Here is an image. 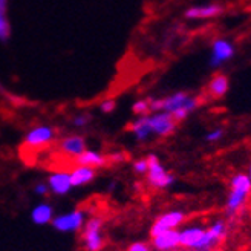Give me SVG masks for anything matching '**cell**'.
Segmentation results:
<instances>
[{
  "mask_svg": "<svg viewBox=\"0 0 251 251\" xmlns=\"http://www.w3.org/2000/svg\"><path fill=\"white\" fill-rule=\"evenodd\" d=\"M91 121V117L86 115V114H80L77 117H74L72 120V124L75 126V127H84V126H87V123Z\"/></svg>",
  "mask_w": 251,
  "mask_h": 251,
  "instance_id": "obj_23",
  "label": "cell"
},
{
  "mask_svg": "<svg viewBox=\"0 0 251 251\" xmlns=\"http://www.w3.org/2000/svg\"><path fill=\"white\" fill-rule=\"evenodd\" d=\"M169 251H184V250H181V248H176V250H169Z\"/></svg>",
  "mask_w": 251,
  "mask_h": 251,
  "instance_id": "obj_28",
  "label": "cell"
},
{
  "mask_svg": "<svg viewBox=\"0 0 251 251\" xmlns=\"http://www.w3.org/2000/svg\"><path fill=\"white\" fill-rule=\"evenodd\" d=\"M184 221H185V213L181 210H170L167 213H162L161 216L156 218L152 228H150V236L155 237L164 231L176 230V227H179Z\"/></svg>",
  "mask_w": 251,
  "mask_h": 251,
  "instance_id": "obj_5",
  "label": "cell"
},
{
  "mask_svg": "<svg viewBox=\"0 0 251 251\" xmlns=\"http://www.w3.org/2000/svg\"><path fill=\"white\" fill-rule=\"evenodd\" d=\"M60 150L65 155L77 158L86 150V140L80 135H71L60 141Z\"/></svg>",
  "mask_w": 251,
  "mask_h": 251,
  "instance_id": "obj_10",
  "label": "cell"
},
{
  "mask_svg": "<svg viewBox=\"0 0 251 251\" xmlns=\"http://www.w3.org/2000/svg\"><path fill=\"white\" fill-rule=\"evenodd\" d=\"M204 228L193 225V227H185L184 230L179 231V247L182 248H190L193 250L198 241L201 239V236L204 234Z\"/></svg>",
  "mask_w": 251,
  "mask_h": 251,
  "instance_id": "obj_15",
  "label": "cell"
},
{
  "mask_svg": "<svg viewBox=\"0 0 251 251\" xmlns=\"http://www.w3.org/2000/svg\"><path fill=\"white\" fill-rule=\"evenodd\" d=\"M199 251H216L215 248H213V250H199Z\"/></svg>",
  "mask_w": 251,
  "mask_h": 251,
  "instance_id": "obj_29",
  "label": "cell"
},
{
  "mask_svg": "<svg viewBox=\"0 0 251 251\" xmlns=\"http://www.w3.org/2000/svg\"><path fill=\"white\" fill-rule=\"evenodd\" d=\"M54 138L55 130L51 126H39V127H34L32 130H29L28 135L25 136V144L29 147H40L52 143Z\"/></svg>",
  "mask_w": 251,
  "mask_h": 251,
  "instance_id": "obj_8",
  "label": "cell"
},
{
  "mask_svg": "<svg viewBox=\"0 0 251 251\" xmlns=\"http://www.w3.org/2000/svg\"><path fill=\"white\" fill-rule=\"evenodd\" d=\"M81 242L86 251H101L104 247L103 236V219L94 216L87 219L83 225Z\"/></svg>",
  "mask_w": 251,
  "mask_h": 251,
  "instance_id": "obj_2",
  "label": "cell"
},
{
  "mask_svg": "<svg viewBox=\"0 0 251 251\" xmlns=\"http://www.w3.org/2000/svg\"><path fill=\"white\" fill-rule=\"evenodd\" d=\"M97 176V172L94 167L87 166H78L71 172V182L72 187H83L86 184H91Z\"/></svg>",
  "mask_w": 251,
  "mask_h": 251,
  "instance_id": "obj_14",
  "label": "cell"
},
{
  "mask_svg": "<svg viewBox=\"0 0 251 251\" xmlns=\"http://www.w3.org/2000/svg\"><path fill=\"white\" fill-rule=\"evenodd\" d=\"M8 2L0 0V42L6 43L11 39V22L8 17Z\"/></svg>",
  "mask_w": 251,
  "mask_h": 251,
  "instance_id": "obj_19",
  "label": "cell"
},
{
  "mask_svg": "<svg viewBox=\"0 0 251 251\" xmlns=\"http://www.w3.org/2000/svg\"><path fill=\"white\" fill-rule=\"evenodd\" d=\"M109 158L104 156L103 153L95 152V150H84L81 155H78L75 158V162L78 166H87V167H104L107 164Z\"/></svg>",
  "mask_w": 251,
  "mask_h": 251,
  "instance_id": "obj_13",
  "label": "cell"
},
{
  "mask_svg": "<svg viewBox=\"0 0 251 251\" xmlns=\"http://www.w3.org/2000/svg\"><path fill=\"white\" fill-rule=\"evenodd\" d=\"M224 12V8L221 5H202V6H192L185 11V17L192 20H205L218 17Z\"/></svg>",
  "mask_w": 251,
  "mask_h": 251,
  "instance_id": "obj_11",
  "label": "cell"
},
{
  "mask_svg": "<svg viewBox=\"0 0 251 251\" xmlns=\"http://www.w3.org/2000/svg\"><path fill=\"white\" fill-rule=\"evenodd\" d=\"M31 219L37 225H46L49 222H52V219H54V208H52V205H49L46 202H42L37 207H34L32 213H31Z\"/></svg>",
  "mask_w": 251,
  "mask_h": 251,
  "instance_id": "obj_18",
  "label": "cell"
},
{
  "mask_svg": "<svg viewBox=\"0 0 251 251\" xmlns=\"http://www.w3.org/2000/svg\"><path fill=\"white\" fill-rule=\"evenodd\" d=\"M248 176H250V179H251V164H250V169H248Z\"/></svg>",
  "mask_w": 251,
  "mask_h": 251,
  "instance_id": "obj_27",
  "label": "cell"
},
{
  "mask_svg": "<svg viewBox=\"0 0 251 251\" xmlns=\"http://www.w3.org/2000/svg\"><path fill=\"white\" fill-rule=\"evenodd\" d=\"M153 248L158 251H169L176 250L179 247V231L178 230H169L152 237Z\"/></svg>",
  "mask_w": 251,
  "mask_h": 251,
  "instance_id": "obj_12",
  "label": "cell"
},
{
  "mask_svg": "<svg viewBox=\"0 0 251 251\" xmlns=\"http://www.w3.org/2000/svg\"><path fill=\"white\" fill-rule=\"evenodd\" d=\"M222 138H224V129L218 127V129L210 130V132L205 135V141H207V143H216V141L222 140Z\"/></svg>",
  "mask_w": 251,
  "mask_h": 251,
  "instance_id": "obj_22",
  "label": "cell"
},
{
  "mask_svg": "<svg viewBox=\"0 0 251 251\" xmlns=\"http://www.w3.org/2000/svg\"><path fill=\"white\" fill-rule=\"evenodd\" d=\"M133 170L135 173L138 175H146L147 170H149V162H147V158H141V159H136L133 162Z\"/></svg>",
  "mask_w": 251,
  "mask_h": 251,
  "instance_id": "obj_21",
  "label": "cell"
},
{
  "mask_svg": "<svg viewBox=\"0 0 251 251\" xmlns=\"http://www.w3.org/2000/svg\"><path fill=\"white\" fill-rule=\"evenodd\" d=\"M84 219H86V213L83 210H72L69 213H65V215L54 216L51 224L57 231L75 233L83 228Z\"/></svg>",
  "mask_w": 251,
  "mask_h": 251,
  "instance_id": "obj_4",
  "label": "cell"
},
{
  "mask_svg": "<svg viewBox=\"0 0 251 251\" xmlns=\"http://www.w3.org/2000/svg\"><path fill=\"white\" fill-rule=\"evenodd\" d=\"M133 112L136 115H149L150 112V104H149V98L147 100H138V101L132 106Z\"/></svg>",
  "mask_w": 251,
  "mask_h": 251,
  "instance_id": "obj_20",
  "label": "cell"
},
{
  "mask_svg": "<svg viewBox=\"0 0 251 251\" xmlns=\"http://www.w3.org/2000/svg\"><path fill=\"white\" fill-rule=\"evenodd\" d=\"M149 162V170H147V182L158 188V190H164L169 188L175 182V176L172 173L166 170V167L161 164V161L156 155H149L147 156Z\"/></svg>",
  "mask_w": 251,
  "mask_h": 251,
  "instance_id": "obj_3",
  "label": "cell"
},
{
  "mask_svg": "<svg viewBox=\"0 0 251 251\" xmlns=\"http://www.w3.org/2000/svg\"><path fill=\"white\" fill-rule=\"evenodd\" d=\"M149 124L153 135L169 136L176 129V121L167 112H155L153 115H149Z\"/></svg>",
  "mask_w": 251,
  "mask_h": 251,
  "instance_id": "obj_7",
  "label": "cell"
},
{
  "mask_svg": "<svg viewBox=\"0 0 251 251\" xmlns=\"http://www.w3.org/2000/svg\"><path fill=\"white\" fill-rule=\"evenodd\" d=\"M48 185L49 190H51L54 195H66L69 193V190L72 188V182H71V173L68 172H54L49 175L48 178Z\"/></svg>",
  "mask_w": 251,
  "mask_h": 251,
  "instance_id": "obj_9",
  "label": "cell"
},
{
  "mask_svg": "<svg viewBox=\"0 0 251 251\" xmlns=\"http://www.w3.org/2000/svg\"><path fill=\"white\" fill-rule=\"evenodd\" d=\"M115 107H117L115 100H104V101L100 104V109H101V112H104V114H110V112H114Z\"/></svg>",
  "mask_w": 251,
  "mask_h": 251,
  "instance_id": "obj_24",
  "label": "cell"
},
{
  "mask_svg": "<svg viewBox=\"0 0 251 251\" xmlns=\"http://www.w3.org/2000/svg\"><path fill=\"white\" fill-rule=\"evenodd\" d=\"M130 132L133 133V136L138 141H146L152 136V129H150L149 124V115H141L140 118H136L132 124H130Z\"/></svg>",
  "mask_w": 251,
  "mask_h": 251,
  "instance_id": "obj_17",
  "label": "cell"
},
{
  "mask_svg": "<svg viewBox=\"0 0 251 251\" xmlns=\"http://www.w3.org/2000/svg\"><path fill=\"white\" fill-rule=\"evenodd\" d=\"M236 54L234 45L228 40L219 37L211 43V52H210V66L211 68H219L224 63L230 61Z\"/></svg>",
  "mask_w": 251,
  "mask_h": 251,
  "instance_id": "obj_6",
  "label": "cell"
},
{
  "mask_svg": "<svg viewBox=\"0 0 251 251\" xmlns=\"http://www.w3.org/2000/svg\"><path fill=\"white\" fill-rule=\"evenodd\" d=\"M34 192H35V195H39V196H46L49 193L48 182H37L35 187H34Z\"/></svg>",
  "mask_w": 251,
  "mask_h": 251,
  "instance_id": "obj_25",
  "label": "cell"
},
{
  "mask_svg": "<svg viewBox=\"0 0 251 251\" xmlns=\"http://www.w3.org/2000/svg\"><path fill=\"white\" fill-rule=\"evenodd\" d=\"M230 89V78L225 74H218L208 83V94L215 98H221Z\"/></svg>",
  "mask_w": 251,
  "mask_h": 251,
  "instance_id": "obj_16",
  "label": "cell"
},
{
  "mask_svg": "<svg viewBox=\"0 0 251 251\" xmlns=\"http://www.w3.org/2000/svg\"><path fill=\"white\" fill-rule=\"evenodd\" d=\"M127 251H152V248L146 242H133L132 245H129Z\"/></svg>",
  "mask_w": 251,
  "mask_h": 251,
  "instance_id": "obj_26",
  "label": "cell"
},
{
  "mask_svg": "<svg viewBox=\"0 0 251 251\" xmlns=\"http://www.w3.org/2000/svg\"><path fill=\"white\" fill-rule=\"evenodd\" d=\"M251 193V179L245 173H236L230 181V195L227 199V213L234 216L242 208L248 195Z\"/></svg>",
  "mask_w": 251,
  "mask_h": 251,
  "instance_id": "obj_1",
  "label": "cell"
}]
</instances>
